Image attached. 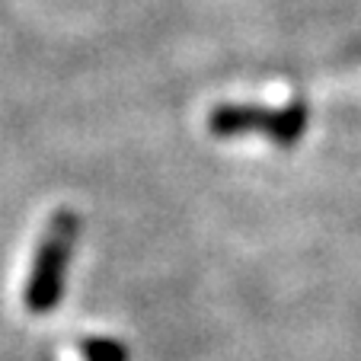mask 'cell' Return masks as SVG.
<instances>
[{
    "label": "cell",
    "instance_id": "1",
    "mask_svg": "<svg viewBox=\"0 0 361 361\" xmlns=\"http://www.w3.org/2000/svg\"><path fill=\"white\" fill-rule=\"evenodd\" d=\"M77 237H80V218H77V212L58 208L51 214V221L45 224V231H42L32 266H29V275H26V285H23V307H26L29 314H35V317L51 314L61 304Z\"/></svg>",
    "mask_w": 361,
    "mask_h": 361
},
{
    "label": "cell",
    "instance_id": "2",
    "mask_svg": "<svg viewBox=\"0 0 361 361\" xmlns=\"http://www.w3.org/2000/svg\"><path fill=\"white\" fill-rule=\"evenodd\" d=\"M214 137L262 135L279 147H294L310 125V106L304 99H291L279 109L259 102H221L204 118Z\"/></svg>",
    "mask_w": 361,
    "mask_h": 361
},
{
    "label": "cell",
    "instance_id": "3",
    "mask_svg": "<svg viewBox=\"0 0 361 361\" xmlns=\"http://www.w3.org/2000/svg\"><path fill=\"white\" fill-rule=\"evenodd\" d=\"M77 352L83 361H131V352L125 342L109 336H93V339L77 342Z\"/></svg>",
    "mask_w": 361,
    "mask_h": 361
}]
</instances>
